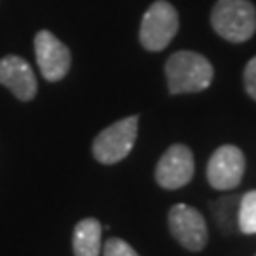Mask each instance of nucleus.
<instances>
[{
  "mask_svg": "<svg viewBox=\"0 0 256 256\" xmlns=\"http://www.w3.org/2000/svg\"><path fill=\"white\" fill-rule=\"evenodd\" d=\"M210 25L220 38L241 44L256 32V8L250 0H216Z\"/></svg>",
  "mask_w": 256,
  "mask_h": 256,
  "instance_id": "2",
  "label": "nucleus"
},
{
  "mask_svg": "<svg viewBox=\"0 0 256 256\" xmlns=\"http://www.w3.org/2000/svg\"><path fill=\"white\" fill-rule=\"evenodd\" d=\"M138 116H128L102 129L93 140V158L102 165H114L126 160L135 146Z\"/></svg>",
  "mask_w": 256,
  "mask_h": 256,
  "instance_id": "3",
  "label": "nucleus"
},
{
  "mask_svg": "<svg viewBox=\"0 0 256 256\" xmlns=\"http://www.w3.org/2000/svg\"><path fill=\"white\" fill-rule=\"evenodd\" d=\"M167 224H169L171 236L184 248H188L192 252L203 250L209 241L207 222L202 212L190 205H184V203L173 205L167 214Z\"/></svg>",
  "mask_w": 256,
  "mask_h": 256,
  "instance_id": "5",
  "label": "nucleus"
},
{
  "mask_svg": "<svg viewBox=\"0 0 256 256\" xmlns=\"http://www.w3.org/2000/svg\"><path fill=\"white\" fill-rule=\"evenodd\" d=\"M102 226L97 218H84L74 226V256H101Z\"/></svg>",
  "mask_w": 256,
  "mask_h": 256,
  "instance_id": "10",
  "label": "nucleus"
},
{
  "mask_svg": "<svg viewBox=\"0 0 256 256\" xmlns=\"http://www.w3.org/2000/svg\"><path fill=\"white\" fill-rule=\"evenodd\" d=\"M34 54L40 72L48 82H59L70 70V50L50 30H40L34 36Z\"/></svg>",
  "mask_w": 256,
  "mask_h": 256,
  "instance_id": "7",
  "label": "nucleus"
},
{
  "mask_svg": "<svg viewBox=\"0 0 256 256\" xmlns=\"http://www.w3.org/2000/svg\"><path fill=\"white\" fill-rule=\"evenodd\" d=\"M238 230L245 236L256 234V190H250L243 198H239Z\"/></svg>",
  "mask_w": 256,
  "mask_h": 256,
  "instance_id": "11",
  "label": "nucleus"
},
{
  "mask_svg": "<svg viewBox=\"0 0 256 256\" xmlns=\"http://www.w3.org/2000/svg\"><path fill=\"white\" fill-rule=\"evenodd\" d=\"M194 154L186 144H173L156 165V182L165 190H178L192 180Z\"/></svg>",
  "mask_w": 256,
  "mask_h": 256,
  "instance_id": "8",
  "label": "nucleus"
},
{
  "mask_svg": "<svg viewBox=\"0 0 256 256\" xmlns=\"http://www.w3.org/2000/svg\"><path fill=\"white\" fill-rule=\"evenodd\" d=\"M102 254L104 256H138V252L129 245L128 241H124V239H120V238H110L104 241Z\"/></svg>",
  "mask_w": 256,
  "mask_h": 256,
  "instance_id": "12",
  "label": "nucleus"
},
{
  "mask_svg": "<svg viewBox=\"0 0 256 256\" xmlns=\"http://www.w3.org/2000/svg\"><path fill=\"white\" fill-rule=\"evenodd\" d=\"M245 174V156L234 144H224L214 150L207 164V180L214 190H234Z\"/></svg>",
  "mask_w": 256,
  "mask_h": 256,
  "instance_id": "6",
  "label": "nucleus"
},
{
  "mask_svg": "<svg viewBox=\"0 0 256 256\" xmlns=\"http://www.w3.org/2000/svg\"><path fill=\"white\" fill-rule=\"evenodd\" d=\"M165 76H167V88L171 95L200 93L212 84L214 68L205 55L184 50V52H176L167 59Z\"/></svg>",
  "mask_w": 256,
  "mask_h": 256,
  "instance_id": "1",
  "label": "nucleus"
},
{
  "mask_svg": "<svg viewBox=\"0 0 256 256\" xmlns=\"http://www.w3.org/2000/svg\"><path fill=\"white\" fill-rule=\"evenodd\" d=\"M178 32V14L171 2L156 0L144 12L138 30V40L148 52H162Z\"/></svg>",
  "mask_w": 256,
  "mask_h": 256,
  "instance_id": "4",
  "label": "nucleus"
},
{
  "mask_svg": "<svg viewBox=\"0 0 256 256\" xmlns=\"http://www.w3.org/2000/svg\"><path fill=\"white\" fill-rule=\"evenodd\" d=\"M0 84L23 102L32 101L38 90L30 64L19 55H6L0 59Z\"/></svg>",
  "mask_w": 256,
  "mask_h": 256,
  "instance_id": "9",
  "label": "nucleus"
},
{
  "mask_svg": "<svg viewBox=\"0 0 256 256\" xmlns=\"http://www.w3.org/2000/svg\"><path fill=\"white\" fill-rule=\"evenodd\" d=\"M243 82H245V90H247V93L256 101V55L248 61L247 66H245Z\"/></svg>",
  "mask_w": 256,
  "mask_h": 256,
  "instance_id": "13",
  "label": "nucleus"
}]
</instances>
